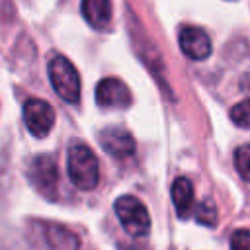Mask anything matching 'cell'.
I'll use <instances>...</instances> for the list:
<instances>
[{
    "label": "cell",
    "instance_id": "obj_14",
    "mask_svg": "<svg viewBox=\"0 0 250 250\" xmlns=\"http://www.w3.org/2000/svg\"><path fill=\"white\" fill-rule=\"evenodd\" d=\"M230 119L234 125L242 127V129H250V100H244L240 104H236L230 109Z\"/></svg>",
    "mask_w": 250,
    "mask_h": 250
},
{
    "label": "cell",
    "instance_id": "obj_11",
    "mask_svg": "<svg viewBox=\"0 0 250 250\" xmlns=\"http://www.w3.org/2000/svg\"><path fill=\"white\" fill-rule=\"evenodd\" d=\"M45 242L51 250H78L80 248L78 236L62 225H47L45 227Z\"/></svg>",
    "mask_w": 250,
    "mask_h": 250
},
{
    "label": "cell",
    "instance_id": "obj_7",
    "mask_svg": "<svg viewBox=\"0 0 250 250\" xmlns=\"http://www.w3.org/2000/svg\"><path fill=\"white\" fill-rule=\"evenodd\" d=\"M180 49L186 57L193 61H203L211 55V39L201 27L188 25L180 31Z\"/></svg>",
    "mask_w": 250,
    "mask_h": 250
},
{
    "label": "cell",
    "instance_id": "obj_6",
    "mask_svg": "<svg viewBox=\"0 0 250 250\" xmlns=\"http://www.w3.org/2000/svg\"><path fill=\"white\" fill-rule=\"evenodd\" d=\"M96 102L102 107H127L131 104V92L119 78H104L96 86Z\"/></svg>",
    "mask_w": 250,
    "mask_h": 250
},
{
    "label": "cell",
    "instance_id": "obj_15",
    "mask_svg": "<svg viewBox=\"0 0 250 250\" xmlns=\"http://www.w3.org/2000/svg\"><path fill=\"white\" fill-rule=\"evenodd\" d=\"M230 250H250V230L238 229L230 236Z\"/></svg>",
    "mask_w": 250,
    "mask_h": 250
},
{
    "label": "cell",
    "instance_id": "obj_1",
    "mask_svg": "<svg viewBox=\"0 0 250 250\" xmlns=\"http://www.w3.org/2000/svg\"><path fill=\"white\" fill-rule=\"evenodd\" d=\"M66 170L72 184L80 189H94L100 180V166L98 158L92 148L84 143H72L68 146L66 156Z\"/></svg>",
    "mask_w": 250,
    "mask_h": 250
},
{
    "label": "cell",
    "instance_id": "obj_2",
    "mask_svg": "<svg viewBox=\"0 0 250 250\" xmlns=\"http://www.w3.org/2000/svg\"><path fill=\"white\" fill-rule=\"evenodd\" d=\"M47 68H49L51 86L59 94V98H62L66 104H78V100H80V76H78V70L74 68V64L62 55H55L49 61Z\"/></svg>",
    "mask_w": 250,
    "mask_h": 250
},
{
    "label": "cell",
    "instance_id": "obj_10",
    "mask_svg": "<svg viewBox=\"0 0 250 250\" xmlns=\"http://www.w3.org/2000/svg\"><path fill=\"white\" fill-rule=\"evenodd\" d=\"M82 16L94 29H105L111 20V0H82Z\"/></svg>",
    "mask_w": 250,
    "mask_h": 250
},
{
    "label": "cell",
    "instance_id": "obj_9",
    "mask_svg": "<svg viewBox=\"0 0 250 250\" xmlns=\"http://www.w3.org/2000/svg\"><path fill=\"white\" fill-rule=\"evenodd\" d=\"M172 201L180 219H188L193 213V207H195L193 184L188 178H178L172 184Z\"/></svg>",
    "mask_w": 250,
    "mask_h": 250
},
{
    "label": "cell",
    "instance_id": "obj_3",
    "mask_svg": "<svg viewBox=\"0 0 250 250\" xmlns=\"http://www.w3.org/2000/svg\"><path fill=\"white\" fill-rule=\"evenodd\" d=\"M115 215L121 223V227L131 236H145L150 230V215L146 207L133 195H121L113 203Z\"/></svg>",
    "mask_w": 250,
    "mask_h": 250
},
{
    "label": "cell",
    "instance_id": "obj_13",
    "mask_svg": "<svg viewBox=\"0 0 250 250\" xmlns=\"http://www.w3.org/2000/svg\"><path fill=\"white\" fill-rule=\"evenodd\" d=\"M234 164H236L238 174L246 182H250V145H242L240 148H236V152H234Z\"/></svg>",
    "mask_w": 250,
    "mask_h": 250
},
{
    "label": "cell",
    "instance_id": "obj_4",
    "mask_svg": "<svg viewBox=\"0 0 250 250\" xmlns=\"http://www.w3.org/2000/svg\"><path fill=\"white\" fill-rule=\"evenodd\" d=\"M27 176L39 193H43L45 197H55L57 184H59V170H57V162L51 154L35 156L29 164Z\"/></svg>",
    "mask_w": 250,
    "mask_h": 250
},
{
    "label": "cell",
    "instance_id": "obj_8",
    "mask_svg": "<svg viewBox=\"0 0 250 250\" xmlns=\"http://www.w3.org/2000/svg\"><path fill=\"white\" fill-rule=\"evenodd\" d=\"M100 145L102 148L115 156V158H125V156H131L133 150H135V141L131 137L129 131L121 129V127H109V129H104L100 133Z\"/></svg>",
    "mask_w": 250,
    "mask_h": 250
},
{
    "label": "cell",
    "instance_id": "obj_5",
    "mask_svg": "<svg viewBox=\"0 0 250 250\" xmlns=\"http://www.w3.org/2000/svg\"><path fill=\"white\" fill-rule=\"evenodd\" d=\"M23 121L33 137H47L55 125V109L45 100L29 98L23 104Z\"/></svg>",
    "mask_w": 250,
    "mask_h": 250
},
{
    "label": "cell",
    "instance_id": "obj_12",
    "mask_svg": "<svg viewBox=\"0 0 250 250\" xmlns=\"http://www.w3.org/2000/svg\"><path fill=\"white\" fill-rule=\"evenodd\" d=\"M195 211V219L199 225H205V227H213L217 223V207L211 199H203L197 203V209Z\"/></svg>",
    "mask_w": 250,
    "mask_h": 250
}]
</instances>
